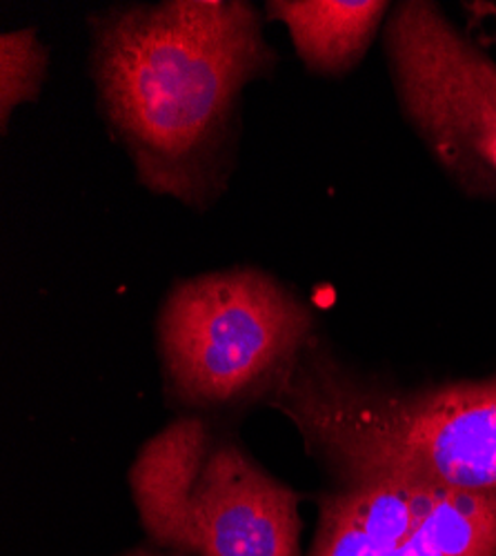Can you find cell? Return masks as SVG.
I'll use <instances>...</instances> for the list:
<instances>
[{
  "instance_id": "obj_1",
  "label": "cell",
  "mask_w": 496,
  "mask_h": 556,
  "mask_svg": "<svg viewBox=\"0 0 496 556\" xmlns=\"http://www.w3.org/2000/svg\"><path fill=\"white\" fill-rule=\"evenodd\" d=\"M99 105L143 188L199 207L218 192L243 89L275 63L245 0L127 5L92 23Z\"/></svg>"
},
{
  "instance_id": "obj_2",
  "label": "cell",
  "mask_w": 496,
  "mask_h": 556,
  "mask_svg": "<svg viewBox=\"0 0 496 556\" xmlns=\"http://www.w3.org/2000/svg\"><path fill=\"white\" fill-rule=\"evenodd\" d=\"M267 399L339 483L496 496V375L394 390L352 375L314 334Z\"/></svg>"
},
{
  "instance_id": "obj_3",
  "label": "cell",
  "mask_w": 496,
  "mask_h": 556,
  "mask_svg": "<svg viewBox=\"0 0 496 556\" xmlns=\"http://www.w3.org/2000/svg\"><path fill=\"white\" fill-rule=\"evenodd\" d=\"M129 488L152 543L174 554L301 556L298 494L194 416L139 450Z\"/></svg>"
},
{
  "instance_id": "obj_4",
  "label": "cell",
  "mask_w": 496,
  "mask_h": 556,
  "mask_svg": "<svg viewBox=\"0 0 496 556\" xmlns=\"http://www.w3.org/2000/svg\"><path fill=\"white\" fill-rule=\"evenodd\" d=\"M156 334L169 394L214 407L272 388L314 337V316L272 274L232 267L176 283Z\"/></svg>"
},
{
  "instance_id": "obj_5",
  "label": "cell",
  "mask_w": 496,
  "mask_h": 556,
  "mask_svg": "<svg viewBox=\"0 0 496 556\" xmlns=\"http://www.w3.org/2000/svg\"><path fill=\"white\" fill-rule=\"evenodd\" d=\"M385 54L405 118L474 192L496 190V65L438 5L390 10Z\"/></svg>"
},
{
  "instance_id": "obj_6",
  "label": "cell",
  "mask_w": 496,
  "mask_h": 556,
  "mask_svg": "<svg viewBox=\"0 0 496 556\" xmlns=\"http://www.w3.org/2000/svg\"><path fill=\"white\" fill-rule=\"evenodd\" d=\"M307 556H496V496L339 483L321 498Z\"/></svg>"
},
{
  "instance_id": "obj_7",
  "label": "cell",
  "mask_w": 496,
  "mask_h": 556,
  "mask_svg": "<svg viewBox=\"0 0 496 556\" xmlns=\"http://www.w3.org/2000/svg\"><path fill=\"white\" fill-rule=\"evenodd\" d=\"M265 10L288 27L305 67L321 76L356 67L390 14L383 0H272Z\"/></svg>"
},
{
  "instance_id": "obj_8",
  "label": "cell",
  "mask_w": 496,
  "mask_h": 556,
  "mask_svg": "<svg viewBox=\"0 0 496 556\" xmlns=\"http://www.w3.org/2000/svg\"><path fill=\"white\" fill-rule=\"evenodd\" d=\"M48 72V52L36 31L25 27L0 36V118L8 131L16 108L38 97Z\"/></svg>"
},
{
  "instance_id": "obj_9",
  "label": "cell",
  "mask_w": 496,
  "mask_h": 556,
  "mask_svg": "<svg viewBox=\"0 0 496 556\" xmlns=\"http://www.w3.org/2000/svg\"><path fill=\"white\" fill-rule=\"evenodd\" d=\"M123 556H174V554H163V552H154V549H148V547H137V549H131Z\"/></svg>"
}]
</instances>
